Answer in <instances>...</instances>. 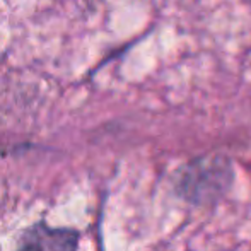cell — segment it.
Returning <instances> with one entry per match:
<instances>
[{
    "instance_id": "1",
    "label": "cell",
    "mask_w": 251,
    "mask_h": 251,
    "mask_svg": "<svg viewBox=\"0 0 251 251\" xmlns=\"http://www.w3.org/2000/svg\"><path fill=\"white\" fill-rule=\"evenodd\" d=\"M77 232L70 229H51L43 224L31 227L23 238L19 251H75Z\"/></svg>"
},
{
    "instance_id": "2",
    "label": "cell",
    "mask_w": 251,
    "mask_h": 251,
    "mask_svg": "<svg viewBox=\"0 0 251 251\" xmlns=\"http://www.w3.org/2000/svg\"><path fill=\"white\" fill-rule=\"evenodd\" d=\"M215 162L205 164L200 161L197 166H188V171H185V176L181 179V188L188 197L199 195V193L212 192V186L215 190V185H212V179H226V166H215Z\"/></svg>"
},
{
    "instance_id": "3",
    "label": "cell",
    "mask_w": 251,
    "mask_h": 251,
    "mask_svg": "<svg viewBox=\"0 0 251 251\" xmlns=\"http://www.w3.org/2000/svg\"><path fill=\"white\" fill-rule=\"evenodd\" d=\"M245 2H246V3H248V5L251 7V0H245Z\"/></svg>"
}]
</instances>
